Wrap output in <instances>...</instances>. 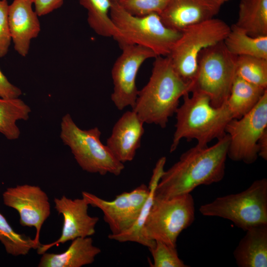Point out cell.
Returning <instances> with one entry per match:
<instances>
[{"label":"cell","instance_id":"obj_1","mask_svg":"<svg viewBox=\"0 0 267 267\" xmlns=\"http://www.w3.org/2000/svg\"><path fill=\"white\" fill-rule=\"evenodd\" d=\"M229 144L227 134L214 145H196L180 156L165 172L155 191V198L167 199L190 193L201 185H210L222 179Z\"/></svg>","mask_w":267,"mask_h":267},{"label":"cell","instance_id":"obj_2","mask_svg":"<svg viewBox=\"0 0 267 267\" xmlns=\"http://www.w3.org/2000/svg\"><path fill=\"white\" fill-rule=\"evenodd\" d=\"M193 83L184 81L168 56H157L147 84L138 90L132 108L145 124L165 128L175 113L179 99L190 93Z\"/></svg>","mask_w":267,"mask_h":267},{"label":"cell","instance_id":"obj_3","mask_svg":"<svg viewBox=\"0 0 267 267\" xmlns=\"http://www.w3.org/2000/svg\"><path fill=\"white\" fill-rule=\"evenodd\" d=\"M183 97V103L175 114L176 124L170 151H175L180 140H196L197 144L207 146L213 140L219 139L226 134L225 128L233 118L226 102L213 106L205 94L192 90Z\"/></svg>","mask_w":267,"mask_h":267},{"label":"cell","instance_id":"obj_4","mask_svg":"<svg viewBox=\"0 0 267 267\" xmlns=\"http://www.w3.org/2000/svg\"><path fill=\"white\" fill-rule=\"evenodd\" d=\"M97 127L80 129L69 114L62 118L60 138L71 149L74 158L83 170L103 176L120 175L124 164L118 160L106 145L100 140Z\"/></svg>","mask_w":267,"mask_h":267},{"label":"cell","instance_id":"obj_5","mask_svg":"<svg viewBox=\"0 0 267 267\" xmlns=\"http://www.w3.org/2000/svg\"><path fill=\"white\" fill-rule=\"evenodd\" d=\"M199 211L205 216L228 220L244 231L267 224V179L254 181L240 193L218 197L201 205Z\"/></svg>","mask_w":267,"mask_h":267},{"label":"cell","instance_id":"obj_6","mask_svg":"<svg viewBox=\"0 0 267 267\" xmlns=\"http://www.w3.org/2000/svg\"><path fill=\"white\" fill-rule=\"evenodd\" d=\"M230 30L224 21L213 18L183 29L168 55L178 74L186 82H194L200 52L223 41Z\"/></svg>","mask_w":267,"mask_h":267},{"label":"cell","instance_id":"obj_7","mask_svg":"<svg viewBox=\"0 0 267 267\" xmlns=\"http://www.w3.org/2000/svg\"><path fill=\"white\" fill-rule=\"evenodd\" d=\"M236 59L223 41L204 49L198 56L197 74L191 92L197 90L206 94L213 106L224 104L236 76Z\"/></svg>","mask_w":267,"mask_h":267},{"label":"cell","instance_id":"obj_8","mask_svg":"<svg viewBox=\"0 0 267 267\" xmlns=\"http://www.w3.org/2000/svg\"><path fill=\"white\" fill-rule=\"evenodd\" d=\"M195 211L190 193L167 199L154 198L143 226L144 238L153 245L159 241L176 247L179 235L194 221Z\"/></svg>","mask_w":267,"mask_h":267},{"label":"cell","instance_id":"obj_9","mask_svg":"<svg viewBox=\"0 0 267 267\" xmlns=\"http://www.w3.org/2000/svg\"><path fill=\"white\" fill-rule=\"evenodd\" d=\"M110 15L129 44L148 48L156 56H168L180 35L181 32L167 27L156 13L135 16L112 2Z\"/></svg>","mask_w":267,"mask_h":267},{"label":"cell","instance_id":"obj_10","mask_svg":"<svg viewBox=\"0 0 267 267\" xmlns=\"http://www.w3.org/2000/svg\"><path fill=\"white\" fill-rule=\"evenodd\" d=\"M267 131V90L249 112L239 119H232L225 132L229 137L227 157L247 164L259 157L258 142Z\"/></svg>","mask_w":267,"mask_h":267},{"label":"cell","instance_id":"obj_11","mask_svg":"<svg viewBox=\"0 0 267 267\" xmlns=\"http://www.w3.org/2000/svg\"><path fill=\"white\" fill-rule=\"evenodd\" d=\"M121 47L122 53L111 70L113 89L111 99L119 110L134 107L138 92L136 78L139 69L146 60L157 57L151 50L141 45L127 44Z\"/></svg>","mask_w":267,"mask_h":267},{"label":"cell","instance_id":"obj_12","mask_svg":"<svg viewBox=\"0 0 267 267\" xmlns=\"http://www.w3.org/2000/svg\"><path fill=\"white\" fill-rule=\"evenodd\" d=\"M149 192L148 186L141 184L130 192H124L108 201L87 191L82 192V197L89 205L99 209L103 219L111 231V234L122 233L135 223Z\"/></svg>","mask_w":267,"mask_h":267},{"label":"cell","instance_id":"obj_13","mask_svg":"<svg viewBox=\"0 0 267 267\" xmlns=\"http://www.w3.org/2000/svg\"><path fill=\"white\" fill-rule=\"evenodd\" d=\"M2 196L4 204L18 213L22 226L35 228L34 240L41 244L40 231L51 211L46 193L39 186L25 184L7 188Z\"/></svg>","mask_w":267,"mask_h":267},{"label":"cell","instance_id":"obj_14","mask_svg":"<svg viewBox=\"0 0 267 267\" xmlns=\"http://www.w3.org/2000/svg\"><path fill=\"white\" fill-rule=\"evenodd\" d=\"M54 203L56 211L63 218L61 234L57 240L41 244L37 249L38 254H43L54 246L78 237L90 236L95 233L99 218L88 214L89 204L84 197L72 199L63 195L60 198H55Z\"/></svg>","mask_w":267,"mask_h":267},{"label":"cell","instance_id":"obj_15","mask_svg":"<svg viewBox=\"0 0 267 267\" xmlns=\"http://www.w3.org/2000/svg\"><path fill=\"white\" fill-rule=\"evenodd\" d=\"M222 5L218 0H170L159 16L167 27L181 32L189 26L215 18Z\"/></svg>","mask_w":267,"mask_h":267},{"label":"cell","instance_id":"obj_16","mask_svg":"<svg viewBox=\"0 0 267 267\" xmlns=\"http://www.w3.org/2000/svg\"><path fill=\"white\" fill-rule=\"evenodd\" d=\"M144 124L132 110L125 112L114 124L106 145L121 163L134 159L144 133Z\"/></svg>","mask_w":267,"mask_h":267},{"label":"cell","instance_id":"obj_17","mask_svg":"<svg viewBox=\"0 0 267 267\" xmlns=\"http://www.w3.org/2000/svg\"><path fill=\"white\" fill-rule=\"evenodd\" d=\"M32 0H13L9 5L8 23L11 41L17 52L25 57L31 41L41 31L39 16L32 7Z\"/></svg>","mask_w":267,"mask_h":267},{"label":"cell","instance_id":"obj_18","mask_svg":"<svg viewBox=\"0 0 267 267\" xmlns=\"http://www.w3.org/2000/svg\"><path fill=\"white\" fill-rule=\"evenodd\" d=\"M101 249L93 245L90 237L72 240L68 248L60 254H42L38 267H81L93 263Z\"/></svg>","mask_w":267,"mask_h":267},{"label":"cell","instance_id":"obj_19","mask_svg":"<svg viewBox=\"0 0 267 267\" xmlns=\"http://www.w3.org/2000/svg\"><path fill=\"white\" fill-rule=\"evenodd\" d=\"M233 252L239 267H267V224L253 226L246 231Z\"/></svg>","mask_w":267,"mask_h":267},{"label":"cell","instance_id":"obj_20","mask_svg":"<svg viewBox=\"0 0 267 267\" xmlns=\"http://www.w3.org/2000/svg\"><path fill=\"white\" fill-rule=\"evenodd\" d=\"M166 162V157L165 156L161 157L157 161L148 186L149 189L148 196L135 223L131 227L122 233L116 235L109 234L108 237L110 239L119 242H135L148 249L154 246L144 238L142 231L144 223L154 202L156 188L165 172Z\"/></svg>","mask_w":267,"mask_h":267},{"label":"cell","instance_id":"obj_21","mask_svg":"<svg viewBox=\"0 0 267 267\" xmlns=\"http://www.w3.org/2000/svg\"><path fill=\"white\" fill-rule=\"evenodd\" d=\"M87 10V21L95 33L102 37L112 38L121 47L130 44L117 28L110 15V0H78Z\"/></svg>","mask_w":267,"mask_h":267},{"label":"cell","instance_id":"obj_22","mask_svg":"<svg viewBox=\"0 0 267 267\" xmlns=\"http://www.w3.org/2000/svg\"><path fill=\"white\" fill-rule=\"evenodd\" d=\"M267 90L235 76L226 103L233 119H239L249 112Z\"/></svg>","mask_w":267,"mask_h":267},{"label":"cell","instance_id":"obj_23","mask_svg":"<svg viewBox=\"0 0 267 267\" xmlns=\"http://www.w3.org/2000/svg\"><path fill=\"white\" fill-rule=\"evenodd\" d=\"M235 24L250 36H267V0H240Z\"/></svg>","mask_w":267,"mask_h":267},{"label":"cell","instance_id":"obj_24","mask_svg":"<svg viewBox=\"0 0 267 267\" xmlns=\"http://www.w3.org/2000/svg\"><path fill=\"white\" fill-rule=\"evenodd\" d=\"M227 49L236 56L267 59V36L252 37L235 24L223 41Z\"/></svg>","mask_w":267,"mask_h":267},{"label":"cell","instance_id":"obj_25","mask_svg":"<svg viewBox=\"0 0 267 267\" xmlns=\"http://www.w3.org/2000/svg\"><path fill=\"white\" fill-rule=\"evenodd\" d=\"M30 112V107L19 98L0 97V133L9 140L18 138L20 132L16 121L27 120Z\"/></svg>","mask_w":267,"mask_h":267},{"label":"cell","instance_id":"obj_26","mask_svg":"<svg viewBox=\"0 0 267 267\" xmlns=\"http://www.w3.org/2000/svg\"><path fill=\"white\" fill-rule=\"evenodd\" d=\"M0 242L6 253L14 256L26 255L41 244L36 243L34 239L15 232L0 212Z\"/></svg>","mask_w":267,"mask_h":267},{"label":"cell","instance_id":"obj_27","mask_svg":"<svg viewBox=\"0 0 267 267\" xmlns=\"http://www.w3.org/2000/svg\"><path fill=\"white\" fill-rule=\"evenodd\" d=\"M236 76L267 89V59L249 56H237Z\"/></svg>","mask_w":267,"mask_h":267},{"label":"cell","instance_id":"obj_28","mask_svg":"<svg viewBox=\"0 0 267 267\" xmlns=\"http://www.w3.org/2000/svg\"><path fill=\"white\" fill-rule=\"evenodd\" d=\"M155 245L149 249L153 258L152 267H187L178 257L176 247L159 241H155Z\"/></svg>","mask_w":267,"mask_h":267},{"label":"cell","instance_id":"obj_29","mask_svg":"<svg viewBox=\"0 0 267 267\" xmlns=\"http://www.w3.org/2000/svg\"><path fill=\"white\" fill-rule=\"evenodd\" d=\"M170 0H119L117 3L130 14L138 16L160 14Z\"/></svg>","mask_w":267,"mask_h":267},{"label":"cell","instance_id":"obj_30","mask_svg":"<svg viewBox=\"0 0 267 267\" xmlns=\"http://www.w3.org/2000/svg\"><path fill=\"white\" fill-rule=\"evenodd\" d=\"M8 9L7 0H0V58L7 53L11 41L8 23Z\"/></svg>","mask_w":267,"mask_h":267},{"label":"cell","instance_id":"obj_31","mask_svg":"<svg viewBox=\"0 0 267 267\" xmlns=\"http://www.w3.org/2000/svg\"><path fill=\"white\" fill-rule=\"evenodd\" d=\"M21 90L12 84L0 70V97L5 99L19 98Z\"/></svg>","mask_w":267,"mask_h":267},{"label":"cell","instance_id":"obj_32","mask_svg":"<svg viewBox=\"0 0 267 267\" xmlns=\"http://www.w3.org/2000/svg\"><path fill=\"white\" fill-rule=\"evenodd\" d=\"M39 16L47 15L60 7L63 0H32Z\"/></svg>","mask_w":267,"mask_h":267},{"label":"cell","instance_id":"obj_33","mask_svg":"<svg viewBox=\"0 0 267 267\" xmlns=\"http://www.w3.org/2000/svg\"><path fill=\"white\" fill-rule=\"evenodd\" d=\"M258 155L265 160H267V131L260 137L258 142Z\"/></svg>","mask_w":267,"mask_h":267},{"label":"cell","instance_id":"obj_34","mask_svg":"<svg viewBox=\"0 0 267 267\" xmlns=\"http://www.w3.org/2000/svg\"><path fill=\"white\" fill-rule=\"evenodd\" d=\"M219 1H220L222 4L223 3L228 1V0H218Z\"/></svg>","mask_w":267,"mask_h":267},{"label":"cell","instance_id":"obj_35","mask_svg":"<svg viewBox=\"0 0 267 267\" xmlns=\"http://www.w3.org/2000/svg\"><path fill=\"white\" fill-rule=\"evenodd\" d=\"M112 2H117L119 0H110Z\"/></svg>","mask_w":267,"mask_h":267}]
</instances>
